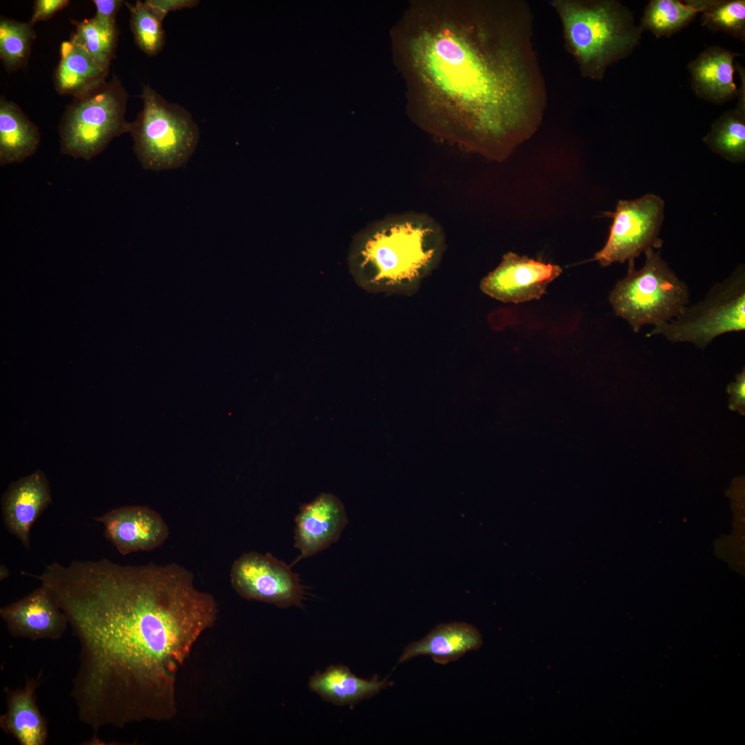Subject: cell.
Returning <instances> with one entry per match:
<instances>
[{
	"instance_id": "6da1fadb",
	"label": "cell",
	"mask_w": 745,
	"mask_h": 745,
	"mask_svg": "<svg viewBox=\"0 0 745 745\" xmlns=\"http://www.w3.org/2000/svg\"><path fill=\"white\" fill-rule=\"evenodd\" d=\"M29 576L49 589L78 640L70 695L95 736L106 727L175 716L177 675L218 614L190 570L102 558L52 562Z\"/></svg>"
},
{
	"instance_id": "7a4b0ae2",
	"label": "cell",
	"mask_w": 745,
	"mask_h": 745,
	"mask_svg": "<svg viewBox=\"0 0 745 745\" xmlns=\"http://www.w3.org/2000/svg\"><path fill=\"white\" fill-rule=\"evenodd\" d=\"M520 3H418L397 30L413 115L426 130L503 160L535 131L542 83Z\"/></svg>"
},
{
	"instance_id": "3957f363",
	"label": "cell",
	"mask_w": 745,
	"mask_h": 745,
	"mask_svg": "<svg viewBox=\"0 0 745 745\" xmlns=\"http://www.w3.org/2000/svg\"><path fill=\"white\" fill-rule=\"evenodd\" d=\"M445 248L441 225L419 212L391 215L355 239L349 266L357 284L373 292L409 294L440 261Z\"/></svg>"
},
{
	"instance_id": "277c9868",
	"label": "cell",
	"mask_w": 745,
	"mask_h": 745,
	"mask_svg": "<svg viewBox=\"0 0 745 745\" xmlns=\"http://www.w3.org/2000/svg\"><path fill=\"white\" fill-rule=\"evenodd\" d=\"M564 36L582 74L602 80L608 66L628 57L643 30L630 10L615 0H557Z\"/></svg>"
},
{
	"instance_id": "5b68a950",
	"label": "cell",
	"mask_w": 745,
	"mask_h": 745,
	"mask_svg": "<svg viewBox=\"0 0 745 745\" xmlns=\"http://www.w3.org/2000/svg\"><path fill=\"white\" fill-rule=\"evenodd\" d=\"M645 262L639 270L635 260L628 261L626 275L609 294L615 315L637 332L648 324L657 325L676 317L688 304L689 292L659 251H644Z\"/></svg>"
},
{
	"instance_id": "8992f818",
	"label": "cell",
	"mask_w": 745,
	"mask_h": 745,
	"mask_svg": "<svg viewBox=\"0 0 745 745\" xmlns=\"http://www.w3.org/2000/svg\"><path fill=\"white\" fill-rule=\"evenodd\" d=\"M139 97L143 108L130 123V130L138 160L143 168L155 171L182 166L199 139V130L191 114L148 85Z\"/></svg>"
},
{
	"instance_id": "52a82bcc",
	"label": "cell",
	"mask_w": 745,
	"mask_h": 745,
	"mask_svg": "<svg viewBox=\"0 0 745 745\" xmlns=\"http://www.w3.org/2000/svg\"><path fill=\"white\" fill-rule=\"evenodd\" d=\"M128 97L116 76L74 97L59 126L61 152L89 160L115 137L130 132V123L125 119Z\"/></svg>"
},
{
	"instance_id": "ba28073f",
	"label": "cell",
	"mask_w": 745,
	"mask_h": 745,
	"mask_svg": "<svg viewBox=\"0 0 745 745\" xmlns=\"http://www.w3.org/2000/svg\"><path fill=\"white\" fill-rule=\"evenodd\" d=\"M744 330L745 269L739 264L726 279L715 284L702 301L655 325L646 336L660 335L671 342L705 348L718 336Z\"/></svg>"
},
{
	"instance_id": "9c48e42d",
	"label": "cell",
	"mask_w": 745,
	"mask_h": 745,
	"mask_svg": "<svg viewBox=\"0 0 745 745\" xmlns=\"http://www.w3.org/2000/svg\"><path fill=\"white\" fill-rule=\"evenodd\" d=\"M664 201L654 194L633 200H619L614 212L605 215L612 218L609 234L603 248L593 260L602 266L621 264L636 257L649 248H659V238L664 219Z\"/></svg>"
},
{
	"instance_id": "30bf717a",
	"label": "cell",
	"mask_w": 745,
	"mask_h": 745,
	"mask_svg": "<svg viewBox=\"0 0 745 745\" xmlns=\"http://www.w3.org/2000/svg\"><path fill=\"white\" fill-rule=\"evenodd\" d=\"M230 583L241 597L281 608L301 606L304 591L298 575L270 553L249 552L234 561Z\"/></svg>"
},
{
	"instance_id": "8fae6325",
	"label": "cell",
	"mask_w": 745,
	"mask_h": 745,
	"mask_svg": "<svg viewBox=\"0 0 745 745\" xmlns=\"http://www.w3.org/2000/svg\"><path fill=\"white\" fill-rule=\"evenodd\" d=\"M562 272L555 264L506 253L499 264L482 279L481 291L504 303H523L539 299L550 283Z\"/></svg>"
},
{
	"instance_id": "7c38bea8",
	"label": "cell",
	"mask_w": 745,
	"mask_h": 745,
	"mask_svg": "<svg viewBox=\"0 0 745 745\" xmlns=\"http://www.w3.org/2000/svg\"><path fill=\"white\" fill-rule=\"evenodd\" d=\"M94 519L103 525L105 537L123 556L152 550L169 537L164 519L146 506L119 507Z\"/></svg>"
},
{
	"instance_id": "4fadbf2b",
	"label": "cell",
	"mask_w": 745,
	"mask_h": 745,
	"mask_svg": "<svg viewBox=\"0 0 745 745\" xmlns=\"http://www.w3.org/2000/svg\"><path fill=\"white\" fill-rule=\"evenodd\" d=\"M0 617L14 637L57 640L69 625L68 618L48 588L41 585L0 608Z\"/></svg>"
},
{
	"instance_id": "5bb4252c",
	"label": "cell",
	"mask_w": 745,
	"mask_h": 745,
	"mask_svg": "<svg viewBox=\"0 0 745 745\" xmlns=\"http://www.w3.org/2000/svg\"><path fill=\"white\" fill-rule=\"evenodd\" d=\"M52 501L46 474L37 470L12 481L2 495L3 522L7 530L30 550L32 525Z\"/></svg>"
},
{
	"instance_id": "9a60e30c",
	"label": "cell",
	"mask_w": 745,
	"mask_h": 745,
	"mask_svg": "<svg viewBox=\"0 0 745 745\" xmlns=\"http://www.w3.org/2000/svg\"><path fill=\"white\" fill-rule=\"evenodd\" d=\"M295 546L301 559L326 549L339 538L348 523L341 501L330 493H321L303 505L295 518Z\"/></svg>"
},
{
	"instance_id": "2e32d148",
	"label": "cell",
	"mask_w": 745,
	"mask_h": 745,
	"mask_svg": "<svg viewBox=\"0 0 745 745\" xmlns=\"http://www.w3.org/2000/svg\"><path fill=\"white\" fill-rule=\"evenodd\" d=\"M42 672L27 679L25 686L15 690L5 687L6 711L0 717V727L21 745H44L48 737V723L37 704L36 691Z\"/></svg>"
},
{
	"instance_id": "e0dca14e",
	"label": "cell",
	"mask_w": 745,
	"mask_h": 745,
	"mask_svg": "<svg viewBox=\"0 0 745 745\" xmlns=\"http://www.w3.org/2000/svg\"><path fill=\"white\" fill-rule=\"evenodd\" d=\"M741 54L719 46H711L687 65L692 88L699 99L722 104L737 96L734 82L735 59Z\"/></svg>"
},
{
	"instance_id": "ac0fdd59",
	"label": "cell",
	"mask_w": 745,
	"mask_h": 745,
	"mask_svg": "<svg viewBox=\"0 0 745 745\" xmlns=\"http://www.w3.org/2000/svg\"><path fill=\"white\" fill-rule=\"evenodd\" d=\"M481 644V635L473 626L465 622L441 624L423 639L408 645L398 664L418 655H429L435 662L445 665Z\"/></svg>"
},
{
	"instance_id": "d6986e66",
	"label": "cell",
	"mask_w": 745,
	"mask_h": 745,
	"mask_svg": "<svg viewBox=\"0 0 745 745\" xmlns=\"http://www.w3.org/2000/svg\"><path fill=\"white\" fill-rule=\"evenodd\" d=\"M108 74V69L100 66L81 46L71 40L61 43L53 76L58 93L79 96L106 81Z\"/></svg>"
},
{
	"instance_id": "ffe728a7",
	"label": "cell",
	"mask_w": 745,
	"mask_h": 745,
	"mask_svg": "<svg viewBox=\"0 0 745 745\" xmlns=\"http://www.w3.org/2000/svg\"><path fill=\"white\" fill-rule=\"evenodd\" d=\"M391 685L387 679L377 676L364 679L352 673L344 666H330L317 673L309 682L310 688L324 700L336 705H354L379 693Z\"/></svg>"
},
{
	"instance_id": "44dd1931",
	"label": "cell",
	"mask_w": 745,
	"mask_h": 745,
	"mask_svg": "<svg viewBox=\"0 0 745 745\" xmlns=\"http://www.w3.org/2000/svg\"><path fill=\"white\" fill-rule=\"evenodd\" d=\"M735 70L740 78L737 103L734 109L721 115L712 123L703 141L715 153L733 162L745 159V72L738 63Z\"/></svg>"
},
{
	"instance_id": "7402d4cb",
	"label": "cell",
	"mask_w": 745,
	"mask_h": 745,
	"mask_svg": "<svg viewBox=\"0 0 745 745\" xmlns=\"http://www.w3.org/2000/svg\"><path fill=\"white\" fill-rule=\"evenodd\" d=\"M40 142L37 127L14 102L0 99V164L20 163L32 155Z\"/></svg>"
},
{
	"instance_id": "603a6c76",
	"label": "cell",
	"mask_w": 745,
	"mask_h": 745,
	"mask_svg": "<svg viewBox=\"0 0 745 745\" xmlns=\"http://www.w3.org/2000/svg\"><path fill=\"white\" fill-rule=\"evenodd\" d=\"M717 0H650L646 6L640 26L656 37H669L691 23L699 13Z\"/></svg>"
},
{
	"instance_id": "cb8c5ba5",
	"label": "cell",
	"mask_w": 745,
	"mask_h": 745,
	"mask_svg": "<svg viewBox=\"0 0 745 745\" xmlns=\"http://www.w3.org/2000/svg\"><path fill=\"white\" fill-rule=\"evenodd\" d=\"M75 30L70 39L83 48L102 67L109 69L117 47L119 30L115 22L94 17L72 21Z\"/></svg>"
},
{
	"instance_id": "d4e9b609",
	"label": "cell",
	"mask_w": 745,
	"mask_h": 745,
	"mask_svg": "<svg viewBox=\"0 0 745 745\" xmlns=\"http://www.w3.org/2000/svg\"><path fill=\"white\" fill-rule=\"evenodd\" d=\"M35 37L33 26L29 22L1 17L0 57L6 70H16L26 64Z\"/></svg>"
},
{
	"instance_id": "484cf974",
	"label": "cell",
	"mask_w": 745,
	"mask_h": 745,
	"mask_svg": "<svg viewBox=\"0 0 745 745\" xmlns=\"http://www.w3.org/2000/svg\"><path fill=\"white\" fill-rule=\"evenodd\" d=\"M130 14V28L138 48L148 56L159 53L166 42L162 21L141 1L126 3Z\"/></svg>"
},
{
	"instance_id": "4316f807",
	"label": "cell",
	"mask_w": 745,
	"mask_h": 745,
	"mask_svg": "<svg viewBox=\"0 0 745 745\" xmlns=\"http://www.w3.org/2000/svg\"><path fill=\"white\" fill-rule=\"evenodd\" d=\"M702 26L745 41V1L717 0L701 13Z\"/></svg>"
},
{
	"instance_id": "83f0119b",
	"label": "cell",
	"mask_w": 745,
	"mask_h": 745,
	"mask_svg": "<svg viewBox=\"0 0 745 745\" xmlns=\"http://www.w3.org/2000/svg\"><path fill=\"white\" fill-rule=\"evenodd\" d=\"M199 2L197 0H146L143 1L146 7L162 22L169 12L194 8Z\"/></svg>"
},
{
	"instance_id": "f1b7e54d",
	"label": "cell",
	"mask_w": 745,
	"mask_h": 745,
	"mask_svg": "<svg viewBox=\"0 0 745 745\" xmlns=\"http://www.w3.org/2000/svg\"><path fill=\"white\" fill-rule=\"evenodd\" d=\"M69 3L68 0H37L29 23L33 26L37 22L47 21Z\"/></svg>"
},
{
	"instance_id": "f546056e",
	"label": "cell",
	"mask_w": 745,
	"mask_h": 745,
	"mask_svg": "<svg viewBox=\"0 0 745 745\" xmlns=\"http://www.w3.org/2000/svg\"><path fill=\"white\" fill-rule=\"evenodd\" d=\"M97 10L95 17L108 22H115V17L123 1L121 0H94Z\"/></svg>"
},
{
	"instance_id": "4dcf8cb0",
	"label": "cell",
	"mask_w": 745,
	"mask_h": 745,
	"mask_svg": "<svg viewBox=\"0 0 745 745\" xmlns=\"http://www.w3.org/2000/svg\"><path fill=\"white\" fill-rule=\"evenodd\" d=\"M735 402L744 404L745 399V373L743 370L737 375L736 381L728 387Z\"/></svg>"
},
{
	"instance_id": "1f68e13d",
	"label": "cell",
	"mask_w": 745,
	"mask_h": 745,
	"mask_svg": "<svg viewBox=\"0 0 745 745\" xmlns=\"http://www.w3.org/2000/svg\"><path fill=\"white\" fill-rule=\"evenodd\" d=\"M10 575V573L4 564L0 565V581H3Z\"/></svg>"
}]
</instances>
